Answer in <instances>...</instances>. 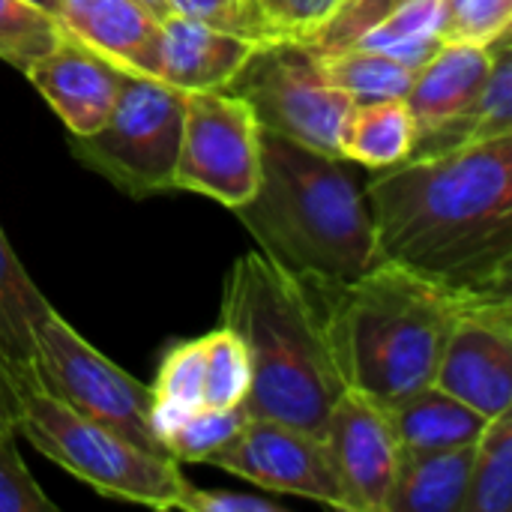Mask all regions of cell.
Here are the masks:
<instances>
[{"label": "cell", "mask_w": 512, "mask_h": 512, "mask_svg": "<svg viewBox=\"0 0 512 512\" xmlns=\"http://www.w3.org/2000/svg\"><path fill=\"white\" fill-rule=\"evenodd\" d=\"M312 294L342 384L381 405L435 381L456 315L477 300L387 261Z\"/></svg>", "instance_id": "277c9868"}, {"label": "cell", "mask_w": 512, "mask_h": 512, "mask_svg": "<svg viewBox=\"0 0 512 512\" xmlns=\"http://www.w3.org/2000/svg\"><path fill=\"white\" fill-rule=\"evenodd\" d=\"M363 198L378 264L465 297H512V132L378 168Z\"/></svg>", "instance_id": "6da1fadb"}, {"label": "cell", "mask_w": 512, "mask_h": 512, "mask_svg": "<svg viewBox=\"0 0 512 512\" xmlns=\"http://www.w3.org/2000/svg\"><path fill=\"white\" fill-rule=\"evenodd\" d=\"M435 387L486 420L512 408V297H477L456 315Z\"/></svg>", "instance_id": "8fae6325"}, {"label": "cell", "mask_w": 512, "mask_h": 512, "mask_svg": "<svg viewBox=\"0 0 512 512\" xmlns=\"http://www.w3.org/2000/svg\"><path fill=\"white\" fill-rule=\"evenodd\" d=\"M492 45L444 42L414 72L405 93V108L414 123V141L453 126L474 108L492 66Z\"/></svg>", "instance_id": "9a60e30c"}, {"label": "cell", "mask_w": 512, "mask_h": 512, "mask_svg": "<svg viewBox=\"0 0 512 512\" xmlns=\"http://www.w3.org/2000/svg\"><path fill=\"white\" fill-rule=\"evenodd\" d=\"M141 3H144V9H147L153 18H159V21L171 15V6H168V0H141Z\"/></svg>", "instance_id": "e575fe53"}, {"label": "cell", "mask_w": 512, "mask_h": 512, "mask_svg": "<svg viewBox=\"0 0 512 512\" xmlns=\"http://www.w3.org/2000/svg\"><path fill=\"white\" fill-rule=\"evenodd\" d=\"M57 15L39 9L30 0H0V60L27 72L42 54L63 39Z\"/></svg>", "instance_id": "d4e9b609"}, {"label": "cell", "mask_w": 512, "mask_h": 512, "mask_svg": "<svg viewBox=\"0 0 512 512\" xmlns=\"http://www.w3.org/2000/svg\"><path fill=\"white\" fill-rule=\"evenodd\" d=\"M51 309L0 228V351L21 375H30L33 333Z\"/></svg>", "instance_id": "d6986e66"}, {"label": "cell", "mask_w": 512, "mask_h": 512, "mask_svg": "<svg viewBox=\"0 0 512 512\" xmlns=\"http://www.w3.org/2000/svg\"><path fill=\"white\" fill-rule=\"evenodd\" d=\"M183 111V90L123 69L108 117L96 132L75 138L72 153L135 198L174 189Z\"/></svg>", "instance_id": "52a82bcc"}, {"label": "cell", "mask_w": 512, "mask_h": 512, "mask_svg": "<svg viewBox=\"0 0 512 512\" xmlns=\"http://www.w3.org/2000/svg\"><path fill=\"white\" fill-rule=\"evenodd\" d=\"M222 90L240 96L264 132L342 159L354 99L327 78L321 54L306 42L261 39Z\"/></svg>", "instance_id": "8992f818"}, {"label": "cell", "mask_w": 512, "mask_h": 512, "mask_svg": "<svg viewBox=\"0 0 512 512\" xmlns=\"http://www.w3.org/2000/svg\"><path fill=\"white\" fill-rule=\"evenodd\" d=\"M512 510V408L486 420L474 441L462 512Z\"/></svg>", "instance_id": "7402d4cb"}, {"label": "cell", "mask_w": 512, "mask_h": 512, "mask_svg": "<svg viewBox=\"0 0 512 512\" xmlns=\"http://www.w3.org/2000/svg\"><path fill=\"white\" fill-rule=\"evenodd\" d=\"M204 351V405L237 408L249 390V357L234 330L219 324L201 336Z\"/></svg>", "instance_id": "484cf974"}, {"label": "cell", "mask_w": 512, "mask_h": 512, "mask_svg": "<svg viewBox=\"0 0 512 512\" xmlns=\"http://www.w3.org/2000/svg\"><path fill=\"white\" fill-rule=\"evenodd\" d=\"M24 75L63 120L69 135L81 138L96 132L108 117L123 69L75 36L63 33V39Z\"/></svg>", "instance_id": "4fadbf2b"}, {"label": "cell", "mask_w": 512, "mask_h": 512, "mask_svg": "<svg viewBox=\"0 0 512 512\" xmlns=\"http://www.w3.org/2000/svg\"><path fill=\"white\" fill-rule=\"evenodd\" d=\"M354 45L381 51L417 72L444 45L441 0H408L372 30H366Z\"/></svg>", "instance_id": "603a6c76"}, {"label": "cell", "mask_w": 512, "mask_h": 512, "mask_svg": "<svg viewBox=\"0 0 512 512\" xmlns=\"http://www.w3.org/2000/svg\"><path fill=\"white\" fill-rule=\"evenodd\" d=\"M387 414L402 450L471 447L486 426L483 414H477L471 405L459 402L456 396L444 393L435 384L390 402Z\"/></svg>", "instance_id": "ac0fdd59"}, {"label": "cell", "mask_w": 512, "mask_h": 512, "mask_svg": "<svg viewBox=\"0 0 512 512\" xmlns=\"http://www.w3.org/2000/svg\"><path fill=\"white\" fill-rule=\"evenodd\" d=\"M18 432L54 465L90 486L96 495L144 504L153 510H177L186 477L180 462L147 453L105 426L69 411L27 378L21 384Z\"/></svg>", "instance_id": "5b68a950"}, {"label": "cell", "mask_w": 512, "mask_h": 512, "mask_svg": "<svg viewBox=\"0 0 512 512\" xmlns=\"http://www.w3.org/2000/svg\"><path fill=\"white\" fill-rule=\"evenodd\" d=\"M414 144V123L405 99L354 102L342 132V159L360 162L372 171L408 159Z\"/></svg>", "instance_id": "ffe728a7"}, {"label": "cell", "mask_w": 512, "mask_h": 512, "mask_svg": "<svg viewBox=\"0 0 512 512\" xmlns=\"http://www.w3.org/2000/svg\"><path fill=\"white\" fill-rule=\"evenodd\" d=\"M261 183V126L228 90L186 93L174 189L198 192L222 207H243Z\"/></svg>", "instance_id": "9c48e42d"}, {"label": "cell", "mask_w": 512, "mask_h": 512, "mask_svg": "<svg viewBox=\"0 0 512 512\" xmlns=\"http://www.w3.org/2000/svg\"><path fill=\"white\" fill-rule=\"evenodd\" d=\"M30 378L69 411L105 426L147 453L168 456L165 444L150 429V387L102 357L69 327V321H63L57 309H51L33 333Z\"/></svg>", "instance_id": "ba28073f"}, {"label": "cell", "mask_w": 512, "mask_h": 512, "mask_svg": "<svg viewBox=\"0 0 512 512\" xmlns=\"http://www.w3.org/2000/svg\"><path fill=\"white\" fill-rule=\"evenodd\" d=\"M261 252L312 291L360 279L378 264L363 186L339 156L261 129V183L234 210Z\"/></svg>", "instance_id": "7a4b0ae2"}, {"label": "cell", "mask_w": 512, "mask_h": 512, "mask_svg": "<svg viewBox=\"0 0 512 512\" xmlns=\"http://www.w3.org/2000/svg\"><path fill=\"white\" fill-rule=\"evenodd\" d=\"M168 6L174 15H186V18H195V21H204V24H213L222 30L252 36L243 0H168Z\"/></svg>", "instance_id": "d6a6232c"}, {"label": "cell", "mask_w": 512, "mask_h": 512, "mask_svg": "<svg viewBox=\"0 0 512 512\" xmlns=\"http://www.w3.org/2000/svg\"><path fill=\"white\" fill-rule=\"evenodd\" d=\"M471 447L402 450L384 512H462L471 477Z\"/></svg>", "instance_id": "e0dca14e"}, {"label": "cell", "mask_w": 512, "mask_h": 512, "mask_svg": "<svg viewBox=\"0 0 512 512\" xmlns=\"http://www.w3.org/2000/svg\"><path fill=\"white\" fill-rule=\"evenodd\" d=\"M219 318L249 357L243 411L324 435L345 390L309 285L273 264L261 249L240 255L222 282Z\"/></svg>", "instance_id": "3957f363"}, {"label": "cell", "mask_w": 512, "mask_h": 512, "mask_svg": "<svg viewBox=\"0 0 512 512\" xmlns=\"http://www.w3.org/2000/svg\"><path fill=\"white\" fill-rule=\"evenodd\" d=\"M255 45L258 39L246 33L222 30L171 12L159 21V81L183 93L222 90Z\"/></svg>", "instance_id": "5bb4252c"}, {"label": "cell", "mask_w": 512, "mask_h": 512, "mask_svg": "<svg viewBox=\"0 0 512 512\" xmlns=\"http://www.w3.org/2000/svg\"><path fill=\"white\" fill-rule=\"evenodd\" d=\"M249 414L237 408H195L165 438V450L180 465H204L219 447H225Z\"/></svg>", "instance_id": "4316f807"}, {"label": "cell", "mask_w": 512, "mask_h": 512, "mask_svg": "<svg viewBox=\"0 0 512 512\" xmlns=\"http://www.w3.org/2000/svg\"><path fill=\"white\" fill-rule=\"evenodd\" d=\"M30 3H36L39 9H45L51 15H57V6H60V0H30Z\"/></svg>", "instance_id": "d590c367"}, {"label": "cell", "mask_w": 512, "mask_h": 512, "mask_svg": "<svg viewBox=\"0 0 512 512\" xmlns=\"http://www.w3.org/2000/svg\"><path fill=\"white\" fill-rule=\"evenodd\" d=\"M321 441L345 489L348 510L384 512V498L402 456L387 405L345 387L330 408Z\"/></svg>", "instance_id": "7c38bea8"}, {"label": "cell", "mask_w": 512, "mask_h": 512, "mask_svg": "<svg viewBox=\"0 0 512 512\" xmlns=\"http://www.w3.org/2000/svg\"><path fill=\"white\" fill-rule=\"evenodd\" d=\"M405 3L408 0H339L330 9V15L321 24H315L300 42H306L318 54L351 48L366 30H372L378 21H384Z\"/></svg>", "instance_id": "f1b7e54d"}, {"label": "cell", "mask_w": 512, "mask_h": 512, "mask_svg": "<svg viewBox=\"0 0 512 512\" xmlns=\"http://www.w3.org/2000/svg\"><path fill=\"white\" fill-rule=\"evenodd\" d=\"M30 375H21L6 354L0 351V438L18 435V417H21V384Z\"/></svg>", "instance_id": "836d02e7"}, {"label": "cell", "mask_w": 512, "mask_h": 512, "mask_svg": "<svg viewBox=\"0 0 512 512\" xmlns=\"http://www.w3.org/2000/svg\"><path fill=\"white\" fill-rule=\"evenodd\" d=\"M57 21L120 69L159 78V18L141 0H60Z\"/></svg>", "instance_id": "2e32d148"}, {"label": "cell", "mask_w": 512, "mask_h": 512, "mask_svg": "<svg viewBox=\"0 0 512 512\" xmlns=\"http://www.w3.org/2000/svg\"><path fill=\"white\" fill-rule=\"evenodd\" d=\"M177 510L186 512H282V504L261 495L246 492H222V489H195L189 480L177 501Z\"/></svg>", "instance_id": "1f68e13d"}, {"label": "cell", "mask_w": 512, "mask_h": 512, "mask_svg": "<svg viewBox=\"0 0 512 512\" xmlns=\"http://www.w3.org/2000/svg\"><path fill=\"white\" fill-rule=\"evenodd\" d=\"M204 465L228 471L258 489L297 495L336 510H348L345 489L333 471L327 444L297 426L246 417L234 438L219 447Z\"/></svg>", "instance_id": "30bf717a"}, {"label": "cell", "mask_w": 512, "mask_h": 512, "mask_svg": "<svg viewBox=\"0 0 512 512\" xmlns=\"http://www.w3.org/2000/svg\"><path fill=\"white\" fill-rule=\"evenodd\" d=\"M327 78L345 90L354 102H378V99H405L414 69L405 63L372 51V48H342L321 54Z\"/></svg>", "instance_id": "cb8c5ba5"}, {"label": "cell", "mask_w": 512, "mask_h": 512, "mask_svg": "<svg viewBox=\"0 0 512 512\" xmlns=\"http://www.w3.org/2000/svg\"><path fill=\"white\" fill-rule=\"evenodd\" d=\"M150 429L165 444L168 432L195 408L204 405V351L201 339L177 342L159 363L156 384L150 387Z\"/></svg>", "instance_id": "44dd1931"}, {"label": "cell", "mask_w": 512, "mask_h": 512, "mask_svg": "<svg viewBox=\"0 0 512 512\" xmlns=\"http://www.w3.org/2000/svg\"><path fill=\"white\" fill-rule=\"evenodd\" d=\"M339 0H243L249 33L261 39H303Z\"/></svg>", "instance_id": "f546056e"}, {"label": "cell", "mask_w": 512, "mask_h": 512, "mask_svg": "<svg viewBox=\"0 0 512 512\" xmlns=\"http://www.w3.org/2000/svg\"><path fill=\"white\" fill-rule=\"evenodd\" d=\"M512 27V0H441V39L492 45Z\"/></svg>", "instance_id": "83f0119b"}, {"label": "cell", "mask_w": 512, "mask_h": 512, "mask_svg": "<svg viewBox=\"0 0 512 512\" xmlns=\"http://www.w3.org/2000/svg\"><path fill=\"white\" fill-rule=\"evenodd\" d=\"M54 501L45 498L33 474L18 456L15 435L0 438V512H54Z\"/></svg>", "instance_id": "4dcf8cb0"}]
</instances>
